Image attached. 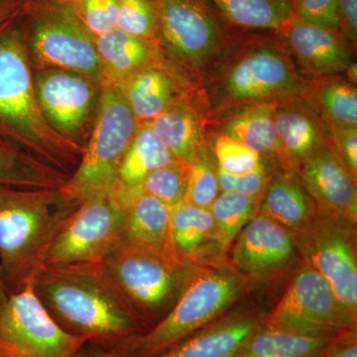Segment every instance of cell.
Returning a JSON list of instances; mask_svg holds the SVG:
<instances>
[{
	"mask_svg": "<svg viewBox=\"0 0 357 357\" xmlns=\"http://www.w3.org/2000/svg\"><path fill=\"white\" fill-rule=\"evenodd\" d=\"M27 15L0 25V143L69 178L84 145L58 132L40 107L28 50Z\"/></svg>",
	"mask_w": 357,
	"mask_h": 357,
	"instance_id": "obj_1",
	"label": "cell"
},
{
	"mask_svg": "<svg viewBox=\"0 0 357 357\" xmlns=\"http://www.w3.org/2000/svg\"><path fill=\"white\" fill-rule=\"evenodd\" d=\"M29 283L63 328L91 344L112 347L138 333L140 318L102 262L44 265Z\"/></svg>",
	"mask_w": 357,
	"mask_h": 357,
	"instance_id": "obj_2",
	"label": "cell"
},
{
	"mask_svg": "<svg viewBox=\"0 0 357 357\" xmlns=\"http://www.w3.org/2000/svg\"><path fill=\"white\" fill-rule=\"evenodd\" d=\"M60 189L0 185V266L10 293L43 266L54 238L79 204Z\"/></svg>",
	"mask_w": 357,
	"mask_h": 357,
	"instance_id": "obj_3",
	"label": "cell"
},
{
	"mask_svg": "<svg viewBox=\"0 0 357 357\" xmlns=\"http://www.w3.org/2000/svg\"><path fill=\"white\" fill-rule=\"evenodd\" d=\"M243 281L227 269L192 273L174 306L148 332L110 349L112 357H155L183 342L225 311L238 297Z\"/></svg>",
	"mask_w": 357,
	"mask_h": 357,
	"instance_id": "obj_4",
	"label": "cell"
},
{
	"mask_svg": "<svg viewBox=\"0 0 357 357\" xmlns=\"http://www.w3.org/2000/svg\"><path fill=\"white\" fill-rule=\"evenodd\" d=\"M95 126L79 165L61 192L79 204L100 192L112 191L122 157L137 128L132 110L119 84H102Z\"/></svg>",
	"mask_w": 357,
	"mask_h": 357,
	"instance_id": "obj_5",
	"label": "cell"
},
{
	"mask_svg": "<svg viewBox=\"0 0 357 357\" xmlns=\"http://www.w3.org/2000/svg\"><path fill=\"white\" fill-rule=\"evenodd\" d=\"M102 263L140 319L170 311L191 276L189 261L174 249L159 250L126 241Z\"/></svg>",
	"mask_w": 357,
	"mask_h": 357,
	"instance_id": "obj_6",
	"label": "cell"
},
{
	"mask_svg": "<svg viewBox=\"0 0 357 357\" xmlns=\"http://www.w3.org/2000/svg\"><path fill=\"white\" fill-rule=\"evenodd\" d=\"M32 65L75 73L102 86L105 77L95 40L64 0H35L26 17Z\"/></svg>",
	"mask_w": 357,
	"mask_h": 357,
	"instance_id": "obj_7",
	"label": "cell"
},
{
	"mask_svg": "<svg viewBox=\"0 0 357 357\" xmlns=\"http://www.w3.org/2000/svg\"><path fill=\"white\" fill-rule=\"evenodd\" d=\"M126 215L112 191L84 199L59 230L44 265L102 262L123 241Z\"/></svg>",
	"mask_w": 357,
	"mask_h": 357,
	"instance_id": "obj_8",
	"label": "cell"
},
{
	"mask_svg": "<svg viewBox=\"0 0 357 357\" xmlns=\"http://www.w3.org/2000/svg\"><path fill=\"white\" fill-rule=\"evenodd\" d=\"M356 323L328 282L304 263L268 317L266 326L307 337L337 340L354 331Z\"/></svg>",
	"mask_w": 357,
	"mask_h": 357,
	"instance_id": "obj_9",
	"label": "cell"
},
{
	"mask_svg": "<svg viewBox=\"0 0 357 357\" xmlns=\"http://www.w3.org/2000/svg\"><path fill=\"white\" fill-rule=\"evenodd\" d=\"M88 338L63 328L27 283L0 310V344L15 357H77Z\"/></svg>",
	"mask_w": 357,
	"mask_h": 357,
	"instance_id": "obj_10",
	"label": "cell"
},
{
	"mask_svg": "<svg viewBox=\"0 0 357 357\" xmlns=\"http://www.w3.org/2000/svg\"><path fill=\"white\" fill-rule=\"evenodd\" d=\"M356 225L317 213L296 236L298 253L333 289L347 312L357 316Z\"/></svg>",
	"mask_w": 357,
	"mask_h": 357,
	"instance_id": "obj_11",
	"label": "cell"
},
{
	"mask_svg": "<svg viewBox=\"0 0 357 357\" xmlns=\"http://www.w3.org/2000/svg\"><path fill=\"white\" fill-rule=\"evenodd\" d=\"M158 36L178 58L198 65L222 40L218 20L202 0H151Z\"/></svg>",
	"mask_w": 357,
	"mask_h": 357,
	"instance_id": "obj_12",
	"label": "cell"
},
{
	"mask_svg": "<svg viewBox=\"0 0 357 357\" xmlns=\"http://www.w3.org/2000/svg\"><path fill=\"white\" fill-rule=\"evenodd\" d=\"M246 53L229 68L223 79L222 95L227 100L255 102L297 88V73L276 47L258 45Z\"/></svg>",
	"mask_w": 357,
	"mask_h": 357,
	"instance_id": "obj_13",
	"label": "cell"
},
{
	"mask_svg": "<svg viewBox=\"0 0 357 357\" xmlns=\"http://www.w3.org/2000/svg\"><path fill=\"white\" fill-rule=\"evenodd\" d=\"M300 181L317 213L356 225V177L328 143L299 163Z\"/></svg>",
	"mask_w": 357,
	"mask_h": 357,
	"instance_id": "obj_14",
	"label": "cell"
},
{
	"mask_svg": "<svg viewBox=\"0 0 357 357\" xmlns=\"http://www.w3.org/2000/svg\"><path fill=\"white\" fill-rule=\"evenodd\" d=\"M34 84L40 107L49 123L66 137L79 141L76 136L88 121L96 84L75 73L41 70Z\"/></svg>",
	"mask_w": 357,
	"mask_h": 357,
	"instance_id": "obj_15",
	"label": "cell"
},
{
	"mask_svg": "<svg viewBox=\"0 0 357 357\" xmlns=\"http://www.w3.org/2000/svg\"><path fill=\"white\" fill-rule=\"evenodd\" d=\"M232 245V263L255 279L266 278L292 263L296 236L259 211L241 229Z\"/></svg>",
	"mask_w": 357,
	"mask_h": 357,
	"instance_id": "obj_16",
	"label": "cell"
},
{
	"mask_svg": "<svg viewBox=\"0 0 357 357\" xmlns=\"http://www.w3.org/2000/svg\"><path fill=\"white\" fill-rule=\"evenodd\" d=\"M289 49L301 69L312 76H328L351 65L349 41L340 29L311 24L292 17L283 28Z\"/></svg>",
	"mask_w": 357,
	"mask_h": 357,
	"instance_id": "obj_17",
	"label": "cell"
},
{
	"mask_svg": "<svg viewBox=\"0 0 357 357\" xmlns=\"http://www.w3.org/2000/svg\"><path fill=\"white\" fill-rule=\"evenodd\" d=\"M174 163H177V160L157 137L150 122L137 124L122 157L112 192L128 206L141 194L143 183L149 174Z\"/></svg>",
	"mask_w": 357,
	"mask_h": 357,
	"instance_id": "obj_18",
	"label": "cell"
},
{
	"mask_svg": "<svg viewBox=\"0 0 357 357\" xmlns=\"http://www.w3.org/2000/svg\"><path fill=\"white\" fill-rule=\"evenodd\" d=\"M259 211L295 236L306 229L317 215L316 204L300 178L282 172L269 178Z\"/></svg>",
	"mask_w": 357,
	"mask_h": 357,
	"instance_id": "obj_19",
	"label": "cell"
},
{
	"mask_svg": "<svg viewBox=\"0 0 357 357\" xmlns=\"http://www.w3.org/2000/svg\"><path fill=\"white\" fill-rule=\"evenodd\" d=\"M319 117L305 103L293 102L275 109V122L282 155L300 163L317 148L325 144Z\"/></svg>",
	"mask_w": 357,
	"mask_h": 357,
	"instance_id": "obj_20",
	"label": "cell"
},
{
	"mask_svg": "<svg viewBox=\"0 0 357 357\" xmlns=\"http://www.w3.org/2000/svg\"><path fill=\"white\" fill-rule=\"evenodd\" d=\"M257 328L250 318L230 319L190 335L155 357H234Z\"/></svg>",
	"mask_w": 357,
	"mask_h": 357,
	"instance_id": "obj_21",
	"label": "cell"
},
{
	"mask_svg": "<svg viewBox=\"0 0 357 357\" xmlns=\"http://www.w3.org/2000/svg\"><path fill=\"white\" fill-rule=\"evenodd\" d=\"M122 241L159 250L174 249L170 208L153 196L141 192L126 206Z\"/></svg>",
	"mask_w": 357,
	"mask_h": 357,
	"instance_id": "obj_22",
	"label": "cell"
},
{
	"mask_svg": "<svg viewBox=\"0 0 357 357\" xmlns=\"http://www.w3.org/2000/svg\"><path fill=\"white\" fill-rule=\"evenodd\" d=\"M93 40L102 64L105 83H121L144 68L149 59L150 47L147 40L131 36L117 28L93 37Z\"/></svg>",
	"mask_w": 357,
	"mask_h": 357,
	"instance_id": "obj_23",
	"label": "cell"
},
{
	"mask_svg": "<svg viewBox=\"0 0 357 357\" xmlns=\"http://www.w3.org/2000/svg\"><path fill=\"white\" fill-rule=\"evenodd\" d=\"M170 229L173 248L187 261L199 257L208 244L217 245L210 208L181 202L170 208Z\"/></svg>",
	"mask_w": 357,
	"mask_h": 357,
	"instance_id": "obj_24",
	"label": "cell"
},
{
	"mask_svg": "<svg viewBox=\"0 0 357 357\" xmlns=\"http://www.w3.org/2000/svg\"><path fill=\"white\" fill-rule=\"evenodd\" d=\"M335 340L265 326L256 328L234 357H319Z\"/></svg>",
	"mask_w": 357,
	"mask_h": 357,
	"instance_id": "obj_25",
	"label": "cell"
},
{
	"mask_svg": "<svg viewBox=\"0 0 357 357\" xmlns=\"http://www.w3.org/2000/svg\"><path fill=\"white\" fill-rule=\"evenodd\" d=\"M117 84L139 123L151 122L170 107L172 86L162 70L144 67Z\"/></svg>",
	"mask_w": 357,
	"mask_h": 357,
	"instance_id": "obj_26",
	"label": "cell"
},
{
	"mask_svg": "<svg viewBox=\"0 0 357 357\" xmlns=\"http://www.w3.org/2000/svg\"><path fill=\"white\" fill-rule=\"evenodd\" d=\"M276 107L259 103L234 115L223 126V134L264 156L282 155L275 122Z\"/></svg>",
	"mask_w": 357,
	"mask_h": 357,
	"instance_id": "obj_27",
	"label": "cell"
},
{
	"mask_svg": "<svg viewBox=\"0 0 357 357\" xmlns=\"http://www.w3.org/2000/svg\"><path fill=\"white\" fill-rule=\"evenodd\" d=\"M230 24L281 30L292 20L291 0H206Z\"/></svg>",
	"mask_w": 357,
	"mask_h": 357,
	"instance_id": "obj_28",
	"label": "cell"
},
{
	"mask_svg": "<svg viewBox=\"0 0 357 357\" xmlns=\"http://www.w3.org/2000/svg\"><path fill=\"white\" fill-rule=\"evenodd\" d=\"M154 133L178 163L188 166L196 156L201 143L199 122L190 110L169 107L150 122Z\"/></svg>",
	"mask_w": 357,
	"mask_h": 357,
	"instance_id": "obj_29",
	"label": "cell"
},
{
	"mask_svg": "<svg viewBox=\"0 0 357 357\" xmlns=\"http://www.w3.org/2000/svg\"><path fill=\"white\" fill-rule=\"evenodd\" d=\"M68 178L36 160L0 143V185L22 189H60Z\"/></svg>",
	"mask_w": 357,
	"mask_h": 357,
	"instance_id": "obj_30",
	"label": "cell"
},
{
	"mask_svg": "<svg viewBox=\"0 0 357 357\" xmlns=\"http://www.w3.org/2000/svg\"><path fill=\"white\" fill-rule=\"evenodd\" d=\"M312 109L331 128H356L357 91L351 82H321L312 93Z\"/></svg>",
	"mask_w": 357,
	"mask_h": 357,
	"instance_id": "obj_31",
	"label": "cell"
},
{
	"mask_svg": "<svg viewBox=\"0 0 357 357\" xmlns=\"http://www.w3.org/2000/svg\"><path fill=\"white\" fill-rule=\"evenodd\" d=\"M259 201L237 192L218 194L211 204L215 229L218 248L225 251L229 248L241 229L258 211Z\"/></svg>",
	"mask_w": 357,
	"mask_h": 357,
	"instance_id": "obj_32",
	"label": "cell"
},
{
	"mask_svg": "<svg viewBox=\"0 0 357 357\" xmlns=\"http://www.w3.org/2000/svg\"><path fill=\"white\" fill-rule=\"evenodd\" d=\"M218 194V166L208 154L199 149L188 165L185 201L208 208Z\"/></svg>",
	"mask_w": 357,
	"mask_h": 357,
	"instance_id": "obj_33",
	"label": "cell"
},
{
	"mask_svg": "<svg viewBox=\"0 0 357 357\" xmlns=\"http://www.w3.org/2000/svg\"><path fill=\"white\" fill-rule=\"evenodd\" d=\"M188 166L181 163L156 169L147 176L141 192L153 196L169 208L185 201Z\"/></svg>",
	"mask_w": 357,
	"mask_h": 357,
	"instance_id": "obj_34",
	"label": "cell"
},
{
	"mask_svg": "<svg viewBox=\"0 0 357 357\" xmlns=\"http://www.w3.org/2000/svg\"><path fill=\"white\" fill-rule=\"evenodd\" d=\"M93 37L116 28L119 0H64Z\"/></svg>",
	"mask_w": 357,
	"mask_h": 357,
	"instance_id": "obj_35",
	"label": "cell"
},
{
	"mask_svg": "<svg viewBox=\"0 0 357 357\" xmlns=\"http://www.w3.org/2000/svg\"><path fill=\"white\" fill-rule=\"evenodd\" d=\"M117 29L147 40L158 34L156 11L151 0H119Z\"/></svg>",
	"mask_w": 357,
	"mask_h": 357,
	"instance_id": "obj_36",
	"label": "cell"
},
{
	"mask_svg": "<svg viewBox=\"0 0 357 357\" xmlns=\"http://www.w3.org/2000/svg\"><path fill=\"white\" fill-rule=\"evenodd\" d=\"M215 154L218 168L234 175L248 173L264 165L261 155L225 134L215 140Z\"/></svg>",
	"mask_w": 357,
	"mask_h": 357,
	"instance_id": "obj_37",
	"label": "cell"
},
{
	"mask_svg": "<svg viewBox=\"0 0 357 357\" xmlns=\"http://www.w3.org/2000/svg\"><path fill=\"white\" fill-rule=\"evenodd\" d=\"M218 181L220 192H241L249 198L259 201L264 195L269 178L265 165L241 175L225 172L218 167Z\"/></svg>",
	"mask_w": 357,
	"mask_h": 357,
	"instance_id": "obj_38",
	"label": "cell"
},
{
	"mask_svg": "<svg viewBox=\"0 0 357 357\" xmlns=\"http://www.w3.org/2000/svg\"><path fill=\"white\" fill-rule=\"evenodd\" d=\"M294 17L311 24L340 29L338 0H291Z\"/></svg>",
	"mask_w": 357,
	"mask_h": 357,
	"instance_id": "obj_39",
	"label": "cell"
},
{
	"mask_svg": "<svg viewBox=\"0 0 357 357\" xmlns=\"http://www.w3.org/2000/svg\"><path fill=\"white\" fill-rule=\"evenodd\" d=\"M333 150L345 166L356 177L357 129L356 128H332Z\"/></svg>",
	"mask_w": 357,
	"mask_h": 357,
	"instance_id": "obj_40",
	"label": "cell"
},
{
	"mask_svg": "<svg viewBox=\"0 0 357 357\" xmlns=\"http://www.w3.org/2000/svg\"><path fill=\"white\" fill-rule=\"evenodd\" d=\"M340 30L351 43L357 39V0H338Z\"/></svg>",
	"mask_w": 357,
	"mask_h": 357,
	"instance_id": "obj_41",
	"label": "cell"
},
{
	"mask_svg": "<svg viewBox=\"0 0 357 357\" xmlns=\"http://www.w3.org/2000/svg\"><path fill=\"white\" fill-rule=\"evenodd\" d=\"M319 357H357L356 331L344 333L337 338L330 349Z\"/></svg>",
	"mask_w": 357,
	"mask_h": 357,
	"instance_id": "obj_42",
	"label": "cell"
},
{
	"mask_svg": "<svg viewBox=\"0 0 357 357\" xmlns=\"http://www.w3.org/2000/svg\"><path fill=\"white\" fill-rule=\"evenodd\" d=\"M35 0H0V25L20 16L27 15Z\"/></svg>",
	"mask_w": 357,
	"mask_h": 357,
	"instance_id": "obj_43",
	"label": "cell"
},
{
	"mask_svg": "<svg viewBox=\"0 0 357 357\" xmlns=\"http://www.w3.org/2000/svg\"><path fill=\"white\" fill-rule=\"evenodd\" d=\"M88 345L89 344L84 347L83 351L79 352L77 357H112L109 351H107L103 345L93 344L89 349Z\"/></svg>",
	"mask_w": 357,
	"mask_h": 357,
	"instance_id": "obj_44",
	"label": "cell"
},
{
	"mask_svg": "<svg viewBox=\"0 0 357 357\" xmlns=\"http://www.w3.org/2000/svg\"><path fill=\"white\" fill-rule=\"evenodd\" d=\"M10 294V290H9L8 285H7L6 276H4L2 268L0 266V310L6 304Z\"/></svg>",
	"mask_w": 357,
	"mask_h": 357,
	"instance_id": "obj_45",
	"label": "cell"
},
{
	"mask_svg": "<svg viewBox=\"0 0 357 357\" xmlns=\"http://www.w3.org/2000/svg\"><path fill=\"white\" fill-rule=\"evenodd\" d=\"M0 357H15L13 356V354H10L6 347H2L1 344H0Z\"/></svg>",
	"mask_w": 357,
	"mask_h": 357,
	"instance_id": "obj_46",
	"label": "cell"
}]
</instances>
